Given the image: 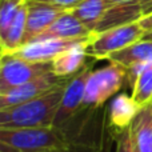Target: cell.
I'll return each mask as SVG.
<instances>
[{"label":"cell","mask_w":152,"mask_h":152,"mask_svg":"<svg viewBox=\"0 0 152 152\" xmlns=\"http://www.w3.org/2000/svg\"><path fill=\"white\" fill-rule=\"evenodd\" d=\"M39 1L47 3V4L55 5V7L63 8V10H72V8L76 7L83 0H39Z\"/></svg>","instance_id":"21"},{"label":"cell","mask_w":152,"mask_h":152,"mask_svg":"<svg viewBox=\"0 0 152 152\" xmlns=\"http://www.w3.org/2000/svg\"><path fill=\"white\" fill-rule=\"evenodd\" d=\"M110 63H115L124 68H129L136 64L152 61V40L143 39L131 44L129 47L112 53L107 59Z\"/></svg>","instance_id":"14"},{"label":"cell","mask_w":152,"mask_h":152,"mask_svg":"<svg viewBox=\"0 0 152 152\" xmlns=\"http://www.w3.org/2000/svg\"><path fill=\"white\" fill-rule=\"evenodd\" d=\"M139 21H140V24H142V27L144 28L145 35L151 34L152 32V13H150V15H147V16H143Z\"/></svg>","instance_id":"22"},{"label":"cell","mask_w":152,"mask_h":152,"mask_svg":"<svg viewBox=\"0 0 152 152\" xmlns=\"http://www.w3.org/2000/svg\"><path fill=\"white\" fill-rule=\"evenodd\" d=\"M139 4L142 7L143 15L144 16L152 13V0H139Z\"/></svg>","instance_id":"23"},{"label":"cell","mask_w":152,"mask_h":152,"mask_svg":"<svg viewBox=\"0 0 152 152\" xmlns=\"http://www.w3.org/2000/svg\"><path fill=\"white\" fill-rule=\"evenodd\" d=\"M66 11L68 10H63L39 0H27V29L24 44L44 32Z\"/></svg>","instance_id":"9"},{"label":"cell","mask_w":152,"mask_h":152,"mask_svg":"<svg viewBox=\"0 0 152 152\" xmlns=\"http://www.w3.org/2000/svg\"><path fill=\"white\" fill-rule=\"evenodd\" d=\"M142 108L143 107H140L132 96H128L127 94H119L110 105L111 124L120 131L129 128Z\"/></svg>","instance_id":"12"},{"label":"cell","mask_w":152,"mask_h":152,"mask_svg":"<svg viewBox=\"0 0 152 152\" xmlns=\"http://www.w3.org/2000/svg\"><path fill=\"white\" fill-rule=\"evenodd\" d=\"M116 152H137L135 148L134 140H132L131 129L127 128L120 131L118 137V147H116Z\"/></svg>","instance_id":"20"},{"label":"cell","mask_w":152,"mask_h":152,"mask_svg":"<svg viewBox=\"0 0 152 152\" xmlns=\"http://www.w3.org/2000/svg\"><path fill=\"white\" fill-rule=\"evenodd\" d=\"M137 152H152V108L145 105L129 126Z\"/></svg>","instance_id":"15"},{"label":"cell","mask_w":152,"mask_h":152,"mask_svg":"<svg viewBox=\"0 0 152 152\" xmlns=\"http://www.w3.org/2000/svg\"><path fill=\"white\" fill-rule=\"evenodd\" d=\"M91 72V67L84 66V68L80 72H77L75 76H72L71 80L67 83L55 118V124H53L55 127L63 128L64 124L68 123L72 116L76 115L77 111L83 108L84 92H86L87 80H88Z\"/></svg>","instance_id":"8"},{"label":"cell","mask_w":152,"mask_h":152,"mask_svg":"<svg viewBox=\"0 0 152 152\" xmlns=\"http://www.w3.org/2000/svg\"><path fill=\"white\" fill-rule=\"evenodd\" d=\"M26 0H1L0 5V37L7 32L11 23L13 21L16 13Z\"/></svg>","instance_id":"19"},{"label":"cell","mask_w":152,"mask_h":152,"mask_svg":"<svg viewBox=\"0 0 152 152\" xmlns=\"http://www.w3.org/2000/svg\"><path fill=\"white\" fill-rule=\"evenodd\" d=\"M127 80V69L115 63H110L96 71H92L87 80L83 107L97 108L110 97L118 94Z\"/></svg>","instance_id":"4"},{"label":"cell","mask_w":152,"mask_h":152,"mask_svg":"<svg viewBox=\"0 0 152 152\" xmlns=\"http://www.w3.org/2000/svg\"><path fill=\"white\" fill-rule=\"evenodd\" d=\"M94 35L95 32L87 28L68 10L35 39H88Z\"/></svg>","instance_id":"10"},{"label":"cell","mask_w":152,"mask_h":152,"mask_svg":"<svg viewBox=\"0 0 152 152\" xmlns=\"http://www.w3.org/2000/svg\"><path fill=\"white\" fill-rule=\"evenodd\" d=\"M69 80L71 77H59L53 74H48L32 81H28L26 84L13 87L5 92H0V110L11 108L27 103L29 100H34L52 91L53 88L61 86V84L68 83Z\"/></svg>","instance_id":"6"},{"label":"cell","mask_w":152,"mask_h":152,"mask_svg":"<svg viewBox=\"0 0 152 152\" xmlns=\"http://www.w3.org/2000/svg\"><path fill=\"white\" fill-rule=\"evenodd\" d=\"M63 128H0V152H66Z\"/></svg>","instance_id":"2"},{"label":"cell","mask_w":152,"mask_h":152,"mask_svg":"<svg viewBox=\"0 0 152 152\" xmlns=\"http://www.w3.org/2000/svg\"><path fill=\"white\" fill-rule=\"evenodd\" d=\"M143 11L140 4H127V5H112L105 12L103 19L95 28V32H103L107 29L139 21L143 18Z\"/></svg>","instance_id":"13"},{"label":"cell","mask_w":152,"mask_h":152,"mask_svg":"<svg viewBox=\"0 0 152 152\" xmlns=\"http://www.w3.org/2000/svg\"><path fill=\"white\" fill-rule=\"evenodd\" d=\"M87 43H80L75 47L68 48L67 51L61 52L59 56H56L52 63V74L59 77H72L77 72H80L84 68V61L87 58Z\"/></svg>","instance_id":"11"},{"label":"cell","mask_w":152,"mask_h":152,"mask_svg":"<svg viewBox=\"0 0 152 152\" xmlns=\"http://www.w3.org/2000/svg\"><path fill=\"white\" fill-rule=\"evenodd\" d=\"M113 5H127V4H137L139 0H111Z\"/></svg>","instance_id":"24"},{"label":"cell","mask_w":152,"mask_h":152,"mask_svg":"<svg viewBox=\"0 0 152 152\" xmlns=\"http://www.w3.org/2000/svg\"><path fill=\"white\" fill-rule=\"evenodd\" d=\"M92 37H88V39H35L10 53H13L15 56H19L28 61L50 63L68 48L75 47L80 43L91 42Z\"/></svg>","instance_id":"7"},{"label":"cell","mask_w":152,"mask_h":152,"mask_svg":"<svg viewBox=\"0 0 152 152\" xmlns=\"http://www.w3.org/2000/svg\"><path fill=\"white\" fill-rule=\"evenodd\" d=\"M150 105H151V108H152V103H151V104H150Z\"/></svg>","instance_id":"26"},{"label":"cell","mask_w":152,"mask_h":152,"mask_svg":"<svg viewBox=\"0 0 152 152\" xmlns=\"http://www.w3.org/2000/svg\"><path fill=\"white\" fill-rule=\"evenodd\" d=\"M112 5L111 0H83L71 11L87 28L95 32L99 21Z\"/></svg>","instance_id":"17"},{"label":"cell","mask_w":152,"mask_h":152,"mask_svg":"<svg viewBox=\"0 0 152 152\" xmlns=\"http://www.w3.org/2000/svg\"><path fill=\"white\" fill-rule=\"evenodd\" d=\"M145 31L140 21H134L120 27L107 29L103 32H95L92 40L87 45V56L102 60L131 44L143 40Z\"/></svg>","instance_id":"3"},{"label":"cell","mask_w":152,"mask_h":152,"mask_svg":"<svg viewBox=\"0 0 152 152\" xmlns=\"http://www.w3.org/2000/svg\"><path fill=\"white\" fill-rule=\"evenodd\" d=\"M66 84L34 100L0 110V128H44L53 127Z\"/></svg>","instance_id":"1"},{"label":"cell","mask_w":152,"mask_h":152,"mask_svg":"<svg viewBox=\"0 0 152 152\" xmlns=\"http://www.w3.org/2000/svg\"><path fill=\"white\" fill-rule=\"evenodd\" d=\"M132 67L137 69L139 76L132 87L131 96L140 107L150 105L152 103V61L136 64Z\"/></svg>","instance_id":"18"},{"label":"cell","mask_w":152,"mask_h":152,"mask_svg":"<svg viewBox=\"0 0 152 152\" xmlns=\"http://www.w3.org/2000/svg\"><path fill=\"white\" fill-rule=\"evenodd\" d=\"M26 29H27V0L20 7L19 12L16 13L15 19L11 23L7 32L0 37L1 53H10L19 50L24 44Z\"/></svg>","instance_id":"16"},{"label":"cell","mask_w":152,"mask_h":152,"mask_svg":"<svg viewBox=\"0 0 152 152\" xmlns=\"http://www.w3.org/2000/svg\"><path fill=\"white\" fill-rule=\"evenodd\" d=\"M144 39H150V40H152V32H151V34H147V35H145Z\"/></svg>","instance_id":"25"},{"label":"cell","mask_w":152,"mask_h":152,"mask_svg":"<svg viewBox=\"0 0 152 152\" xmlns=\"http://www.w3.org/2000/svg\"><path fill=\"white\" fill-rule=\"evenodd\" d=\"M52 74V63H35L15 56L1 53L0 60V92L26 84L44 75Z\"/></svg>","instance_id":"5"}]
</instances>
